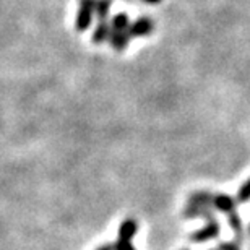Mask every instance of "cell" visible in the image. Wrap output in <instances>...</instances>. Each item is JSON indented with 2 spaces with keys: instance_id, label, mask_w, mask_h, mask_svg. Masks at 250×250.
Wrapping results in <instances>:
<instances>
[{
  "instance_id": "obj_1",
  "label": "cell",
  "mask_w": 250,
  "mask_h": 250,
  "mask_svg": "<svg viewBox=\"0 0 250 250\" xmlns=\"http://www.w3.org/2000/svg\"><path fill=\"white\" fill-rule=\"evenodd\" d=\"M211 207L226 214L228 223L232 229L234 237H236V242L241 246V242L244 241V228H242V221L237 213V207H236L234 198L228 193H216L211 197Z\"/></svg>"
},
{
  "instance_id": "obj_2",
  "label": "cell",
  "mask_w": 250,
  "mask_h": 250,
  "mask_svg": "<svg viewBox=\"0 0 250 250\" xmlns=\"http://www.w3.org/2000/svg\"><path fill=\"white\" fill-rule=\"evenodd\" d=\"M130 20L125 13H117L111 21H109V39L112 49L116 52H124L125 47L130 42Z\"/></svg>"
},
{
  "instance_id": "obj_3",
  "label": "cell",
  "mask_w": 250,
  "mask_h": 250,
  "mask_svg": "<svg viewBox=\"0 0 250 250\" xmlns=\"http://www.w3.org/2000/svg\"><path fill=\"white\" fill-rule=\"evenodd\" d=\"M202 218H205L207 224L190 236V241L197 242V244L213 241V239H216L219 236V231H221V226H219V223L216 221V216H214V213L211 211V209H208Z\"/></svg>"
},
{
  "instance_id": "obj_4",
  "label": "cell",
  "mask_w": 250,
  "mask_h": 250,
  "mask_svg": "<svg viewBox=\"0 0 250 250\" xmlns=\"http://www.w3.org/2000/svg\"><path fill=\"white\" fill-rule=\"evenodd\" d=\"M137 231H138V223L133 218L124 219L117 231V241L112 246L114 250H135L132 241Z\"/></svg>"
},
{
  "instance_id": "obj_5",
  "label": "cell",
  "mask_w": 250,
  "mask_h": 250,
  "mask_svg": "<svg viewBox=\"0 0 250 250\" xmlns=\"http://www.w3.org/2000/svg\"><path fill=\"white\" fill-rule=\"evenodd\" d=\"M211 197L208 192H195L190 197L187 208H186V216L195 218V216H203L208 209H211Z\"/></svg>"
},
{
  "instance_id": "obj_6",
  "label": "cell",
  "mask_w": 250,
  "mask_h": 250,
  "mask_svg": "<svg viewBox=\"0 0 250 250\" xmlns=\"http://www.w3.org/2000/svg\"><path fill=\"white\" fill-rule=\"evenodd\" d=\"M94 3H96V0H80L78 12L77 17H75V29L78 33H84L91 28L94 17Z\"/></svg>"
},
{
  "instance_id": "obj_7",
  "label": "cell",
  "mask_w": 250,
  "mask_h": 250,
  "mask_svg": "<svg viewBox=\"0 0 250 250\" xmlns=\"http://www.w3.org/2000/svg\"><path fill=\"white\" fill-rule=\"evenodd\" d=\"M153 20L148 18V17H140L135 20L133 23H130V28H128V34H130V39L133 38H146L149 34L153 33Z\"/></svg>"
},
{
  "instance_id": "obj_8",
  "label": "cell",
  "mask_w": 250,
  "mask_h": 250,
  "mask_svg": "<svg viewBox=\"0 0 250 250\" xmlns=\"http://www.w3.org/2000/svg\"><path fill=\"white\" fill-rule=\"evenodd\" d=\"M111 0H96L94 3V15L98 18V23L109 21V12H111Z\"/></svg>"
},
{
  "instance_id": "obj_9",
  "label": "cell",
  "mask_w": 250,
  "mask_h": 250,
  "mask_svg": "<svg viewBox=\"0 0 250 250\" xmlns=\"http://www.w3.org/2000/svg\"><path fill=\"white\" fill-rule=\"evenodd\" d=\"M109 39V21L104 23H98L96 28L93 29V36H91V42L99 46V44L106 42Z\"/></svg>"
},
{
  "instance_id": "obj_10",
  "label": "cell",
  "mask_w": 250,
  "mask_h": 250,
  "mask_svg": "<svg viewBox=\"0 0 250 250\" xmlns=\"http://www.w3.org/2000/svg\"><path fill=\"white\" fill-rule=\"evenodd\" d=\"M249 200H250V179H247V181L242 184L237 192V202L246 203Z\"/></svg>"
},
{
  "instance_id": "obj_11",
  "label": "cell",
  "mask_w": 250,
  "mask_h": 250,
  "mask_svg": "<svg viewBox=\"0 0 250 250\" xmlns=\"http://www.w3.org/2000/svg\"><path fill=\"white\" fill-rule=\"evenodd\" d=\"M216 250H241V246H239L236 241H232V242H221Z\"/></svg>"
},
{
  "instance_id": "obj_12",
  "label": "cell",
  "mask_w": 250,
  "mask_h": 250,
  "mask_svg": "<svg viewBox=\"0 0 250 250\" xmlns=\"http://www.w3.org/2000/svg\"><path fill=\"white\" fill-rule=\"evenodd\" d=\"M96 250H114V247L111 246V244H103V246H99Z\"/></svg>"
},
{
  "instance_id": "obj_13",
  "label": "cell",
  "mask_w": 250,
  "mask_h": 250,
  "mask_svg": "<svg viewBox=\"0 0 250 250\" xmlns=\"http://www.w3.org/2000/svg\"><path fill=\"white\" fill-rule=\"evenodd\" d=\"M143 2H146V3H149V5H156V3H159V2H163V0H143Z\"/></svg>"
},
{
  "instance_id": "obj_14",
  "label": "cell",
  "mask_w": 250,
  "mask_h": 250,
  "mask_svg": "<svg viewBox=\"0 0 250 250\" xmlns=\"http://www.w3.org/2000/svg\"><path fill=\"white\" fill-rule=\"evenodd\" d=\"M249 234H250V226H249Z\"/></svg>"
},
{
  "instance_id": "obj_15",
  "label": "cell",
  "mask_w": 250,
  "mask_h": 250,
  "mask_svg": "<svg viewBox=\"0 0 250 250\" xmlns=\"http://www.w3.org/2000/svg\"><path fill=\"white\" fill-rule=\"evenodd\" d=\"M214 250H216V249H214Z\"/></svg>"
},
{
  "instance_id": "obj_16",
  "label": "cell",
  "mask_w": 250,
  "mask_h": 250,
  "mask_svg": "<svg viewBox=\"0 0 250 250\" xmlns=\"http://www.w3.org/2000/svg\"><path fill=\"white\" fill-rule=\"evenodd\" d=\"M184 250H186V249H184Z\"/></svg>"
}]
</instances>
